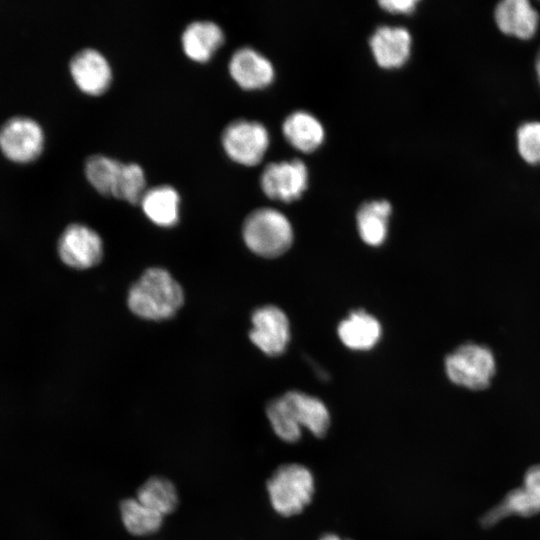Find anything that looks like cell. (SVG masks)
Here are the masks:
<instances>
[{
	"label": "cell",
	"mask_w": 540,
	"mask_h": 540,
	"mask_svg": "<svg viewBox=\"0 0 540 540\" xmlns=\"http://www.w3.org/2000/svg\"><path fill=\"white\" fill-rule=\"evenodd\" d=\"M184 301L180 284L165 269H147L129 290V309L147 320H165L174 316Z\"/></svg>",
	"instance_id": "1"
},
{
	"label": "cell",
	"mask_w": 540,
	"mask_h": 540,
	"mask_svg": "<svg viewBox=\"0 0 540 540\" xmlns=\"http://www.w3.org/2000/svg\"><path fill=\"white\" fill-rule=\"evenodd\" d=\"M266 489L273 510L282 517H291L300 514L311 503L315 479L305 465L283 464L269 477Z\"/></svg>",
	"instance_id": "2"
},
{
	"label": "cell",
	"mask_w": 540,
	"mask_h": 540,
	"mask_svg": "<svg viewBox=\"0 0 540 540\" xmlns=\"http://www.w3.org/2000/svg\"><path fill=\"white\" fill-rule=\"evenodd\" d=\"M243 239L256 255L274 258L284 254L292 245L293 229L280 211L263 207L252 211L244 220Z\"/></svg>",
	"instance_id": "3"
},
{
	"label": "cell",
	"mask_w": 540,
	"mask_h": 540,
	"mask_svg": "<svg viewBox=\"0 0 540 540\" xmlns=\"http://www.w3.org/2000/svg\"><path fill=\"white\" fill-rule=\"evenodd\" d=\"M444 366L453 384L473 391L488 388L497 369L492 350L475 342H466L454 349L446 356Z\"/></svg>",
	"instance_id": "4"
},
{
	"label": "cell",
	"mask_w": 540,
	"mask_h": 540,
	"mask_svg": "<svg viewBox=\"0 0 540 540\" xmlns=\"http://www.w3.org/2000/svg\"><path fill=\"white\" fill-rule=\"evenodd\" d=\"M44 146V129L29 116H13L0 127V152L13 163L28 164L36 160Z\"/></svg>",
	"instance_id": "5"
},
{
	"label": "cell",
	"mask_w": 540,
	"mask_h": 540,
	"mask_svg": "<svg viewBox=\"0 0 540 540\" xmlns=\"http://www.w3.org/2000/svg\"><path fill=\"white\" fill-rule=\"evenodd\" d=\"M221 143L227 156L236 163L254 166L268 150L270 137L266 127L247 119H236L222 131Z\"/></svg>",
	"instance_id": "6"
},
{
	"label": "cell",
	"mask_w": 540,
	"mask_h": 540,
	"mask_svg": "<svg viewBox=\"0 0 540 540\" xmlns=\"http://www.w3.org/2000/svg\"><path fill=\"white\" fill-rule=\"evenodd\" d=\"M308 178V169L299 159L272 162L263 169L260 185L267 197L289 203L302 196Z\"/></svg>",
	"instance_id": "7"
},
{
	"label": "cell",
	"mask_w": 540,
	"mask_h": 540,
	"mask_svg": "<svg viewBox=\"0 0 540 540\" xmlns=\"http://www.w3.org/2000/svg\"><path fill=\"white\" fill-rule=\"evenodd\" d=\"M58 254L67 266L88 269L100 262L103 242L92 228L81 223H72L64 229L59 238Z\"/></svg>",
	"instance_id": "8"
},
{
	"label": "cell",
	"mask_w": 540,
	"mask_h": 540,
	"mask_svg": "<svg viewBox=\"0 0 540 540\" xmlns=\"http://www.w3.org/2000/svg\"><path fill=\"white\" fill-rule=\"evenodd\" d=\"M251 322L250 340L263 353L278 356L285 351L290 340V325L280 308L262 306L253 312Z\"/></svg>",
	"instance_id": "9"
},
{
	"label": "cell",
	"mask_w": 540,
	"mask_h": 540,
	"mask_svg": "<svg viewBox=\"0 0 540 540\" xmlns=\"http://www.w3.org/2000/svg\"><path fill=\"white\" fill-rule=\"evenodd\" d=\"M69 71L78 89L92 96L103 94L112 81L109 61L94 48L78 51L69 62Z\"/></svg>",
	"instance_id": "10"
},
{
	"label": "cell",
	"mask_w": 540,
	"mask_h": 540,
	"mask_svg": "<svg viewBox=\"0 0 540 540\" xmlns=\"http://www.w3.org/2000/svg\"><path fill=\"white\" fill-rule=\"evenodd\" d=\"M498 30L519 40H530L538 32L540 15L528 0H503L493 11Z\"/></svg>",
	"instance_id": "11"
},
{
	"label": "cell",
	"mask_w": 540,
	"mask_h": 540,
	"mask_svg": "<svg viewBox=\"0 0 540 540\" xmlns=\"http://www.w3.org/2000/svg\"><path fill=\"white\" fill-rule=\"evenodd\" d=\"M233 80L243 89L256 90L269 86L275 77L272 63L251 47L234 51L228 63Z\"/></svg>",
	"instance_id": "12"
},
{
	"label": "cell",
	"mask_w": 540,
	"mask_h": 540,
	"mask_svg": "<svg viewBox=\"0 0 540 540\" xmlns=\"http://www.w3.org/2000/svg\"><path fill=\"white\" fill-rule=\"evenodd\" d=\"M377 64L385 69L403 66L410 57L412 37L403 27L380 26L369 40Z\"/></svg>",
	"instance_id": "13"
},
{
	"label": "cell",
	"mask_w": 540,
	"mask_h": 540,
	"mask_svg": "<svg viewBox=\"0 0 540 540\" xmlns=\"http://www.w3.org/2000/svg\"><path fill=\"white\" fill-rule=\"evenodd\" d=\"M224 42V32L215 22L195 20L181 35V45L187 57L196 62L208 61Z\"/></svg>",
	"instance_id": "14"
},
{
	"label": "cell",
	"mask_w": 540,
	"mask_h": 540,
	"mask_svg": "<svg viewBox=\"0 0 540 540\" xmlns=\"http://www.w3.org/2000/svg\"><path fill=\"white\" fill-rule=\"evenodd\" d=\"M283 397L290 406L296 420L302 428L313 436L324 437L331 424L330 413L320 399L301 391H288Z\"/></svg>",
	"instance_id": "15"
},
{
	"label": "cell",
	"mask_w": 540,
	"mask_h": 540,
	"mask_svg": "<svg viewBox=\"0 0 540 540\" xmlns=\"http://www.w3.org/2000/svg\"><path fill=\"white\" fill-rule=\"evenodd\" d=\"M338 336L342 343L352 350H369L381 337L379 321L364 310H355L338 326Z\"/></svg>",
	"instance_id": "16"
},
{
	"label": "cell",
	"mask_w": 540,
	"mask_h": 540,
	"mask_svg": "<svg viewBox=\"0 0 540 540\" xmlns=\"http://www.w3.org/2000/svg\"><path fill=\"white\" fill-rule=\"evenodd\" d=\"M139 203L146 217L158 226L172 227L179 221L180 195L171 185L147 189Z\"/></svg>",
	"instance_id": "17"
},
{
	"label": "cell",
	"mask_w": 540,
	"mask_h": 540,
	"mask_svg": "<svg viewBox=\"0 0 540 540\" xmlns=\"http://www.w3.org/2000/svg\"><path fill=\"white\" fill-rule=\"evenodd\" d=\"M282 131L285 139L295 149L311 153L318 149L325 138L321 122L306 111H295L283 122Z\"/></svg>",
	"instance_id": "18"
},
{
	"label": "cell",
	"mask_w": 540,
	"mask_h": 540,
	"mask_svg": "<svg viewBox=\"0 0 540 540\" xmlns=\"http://www.w3.org/2000/svg\"><path fill=\"white\" fill-rule=\"evenodd\" d=\"M392 206L387 200L363 203L357 211V228L361 239L370 246L381 245L387 237Z\"/></svg>",
	"instance_id": "19"
},
{
	"label": "cell",
	"mask_w": 540,
	"mask_h": 540,
	"mask_svg": "<svg viewBox=\"0 0 540 540\" xmlns=\"http://www.w3.org/2000/svg\"><path fill=\"white\" fill-rule=\"evenodd\" d=\"M124 163L102 154L89 156L85 162V175L89 183L101 194L115 197Z\"/></svg>",
	"instance_id": "20"
},
{
	"label": "cell",
	"mask_w": 540,
	"mask_h": 540,
	"mask_svg": "<svg viewBox=\"0 0 540 540\" xmlns=\"http://www.w3.org/2000/svg\"><path fill=\"white\" fill-rule=\"evenodd\" d=\"M119 510L125 529L134 536H148L162 527L164 516L136 498L122 500Z\"/></svg>",
	"instance_id": "21"
},
{
	"label": "cell",
	"mask_w": 540,
	"mask_h": 540,
	"mask_svg": "<svg viewBox=\"0 0 540 540\" xmlns=\"http://www.w3.org/2000/svg\"><path fill=\"white\" fill-rule=\"evenodd\" d=\"M136 499L163 516L172 513L179 503L175 485L163 476L148 478L138 488Z\"/></svg>",
	"instance_id": "22"
},
{
	"label": "cell",
	"mask_w": 540,
	"mask_h": 540,
	"mask_svg": "<svg viewBox=\"0 0 540 540\" xmlns=\"http://www.w3.org/2000/svg\"><path fill=\"white\" fill-rule=\"evenodd\" d=\"M266 415L274 433L279 439L286 443H295L300 440L302 427L296 420L283 395L268 403Z\"/></svg>",
	"instance_id": "23"
},
{
	"label": "cell",
	"mask_w": 540,
	"mask_h": 540,
	"mask_svg": "<svg viewBox=\"0 0 540 540\" xmlns=\"http://www.w3.org/2000/svg\"><path fill=\"white\" fill-rule=\"evenodd\" d=\"M516 148L525 163L540 165V121H526L517 128Z\"/></svg>",
	"instance_id": "24"
},
{
	"label": "cell",
	"mask_w": 540,
	"mask_h": 540,
	"mask_svg": "<svg viewBox=\"0 0 540 540\" xmlns=\"http://www.w3.org/2000/svg\"><path fill=\"white\" fill-rule=\"evenodd\" d=\"M146 190V177L143 168L137 163H124L115 197L130 204H137Z\"/></svg>",
	"instance_id": "25"
},
{
	"label": "cell",
	"mask_w": 540,
	"mask_h": 540,
	"mask_svg": "<svg viewBox=\"0 0 540 540\" xmlns=\"http://www.w3.org/2000/svg\"><path fill=\"white\" fill-rule=\"evenodd\" d=\"M521 498L529 516L540 512V464L530 467L523 480V485L518 487Z\"/></svg>",
	"instance_id": "26"
},
{
	"label": "cell",
	"mask_w": 540,
	"mask_h": 540,
	"mask_svg": "<svg viewBox=\"0 0 540 540\" xmlns=\"http://www.w3.org/2000/svg\"><path fill=\"white\" fill-rule=\"evenodd\" d=\"M417 0H385L379 5L386 11L397 14H410L416 9Z\"/></svg>",
	"instance_id": "27"
},
{
	"label": "cell",
	"mask_w": 540,
	"mask_h": 540,
	"mask_svg": "<svg viewBox=\"0 0 540 540\" xmlns=\"http://www.w3.org/2000/svg\"><path fill=\"white\" fill-rule=\"evenodd\" d=\"M318 540H351L348 538H341L339 535L334 533H326L322 535Z\"/></svg>",
	"instance_id": "28"
},
{
	"label": "cell",
	"mask_w": 540,
	"mask_h": 540,
	"mask_svg": "<svg viewBox=\"0 0 540 540\" xmlns=\"http://www.w3.org/2000/svg\"><path fill=\"white\" fill-rule=\"evenodd\" d=\"M535 73H536L538 84L540 86V49L535 58Z\"/></svg>",
	"instance_id": "29"
}]
</instances>
